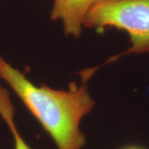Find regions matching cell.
I'll return each instance as SVG.
<instances>
[{
    "label": "cell",
    "instance_id": "4",
    "mask_svg": "<svg viewBox=\"0 0 149 149\" xmlns=\"http://www.w3.org/2000/svg\"><path fill=\"white\" fill-rule=\"evenodd\" d=\"M0 115L5 121L13 137L14 149H32L22 139L14 122V108L8 91L0 85Z\"/></svg>",
    "mask_w": 149,
    "mask_h": 149
},
{
    "label": "cell",
    "instance_id": "1",
    "mask_svg": "<svg viewBox=\"0 0 149 149\" xmlns=\"http://www.w3.org/2000/svg\"><path fill=\"white\" fill-rule=\"evenodd\" d=\"M0 79L4 80L51 136L58 149H81L86 139L81 119L95 107L85 84L72 83L68 91L37 86L0 56Z\"/></svg>",
    "mask_w": 149,
    "mask_h": 149
},
{
    "label": "cell",
    "instance_id": "5",
    "mask_svg": "<svg viewBox=\"0 0 149 149\" xmlns=\"http://www.w3.org/2000/svg\"><path fill=\"white\" fill-rule=\"evenodd\" d=\"M121 149H144V148H141V147H139V146H133V145H131V146L124 147V148H123Z\"/></svg>",
    "mask_w": 149,
    "mask_h": 149
},
{
    "label": "cell",
    "instance_id": "2",
    "mask_svg": "<svg viewBox=\"0 0 149 149\" xmlns=\"http://www.w3.org/2000/svg\"><path fill=\"white\" fill-rule=\"evenodd\" d=\"M83 27L100 31L114 27L128 34L131 47L106 63L124 55L149 54V0H98L88 12Z\"/></svg>",
    "mask_w": 149,
    "mask_h": 149
},
{
    "label": "cell",
    "instance_id": "3",
    "mask_svg": "<svg viewBox=\"0 0 149 149\" xmlns=\"http://www.w3.org/2000/svg\"><path fill=\"white\" fill-rule=\"evenodd\" d=\"M98 0H54L50 18L61 21L65 35L79 37L85 18L91 7Z\"/></svg>",
    "mask_w": 149,
    "mask_h": 149
}]
</instances>
